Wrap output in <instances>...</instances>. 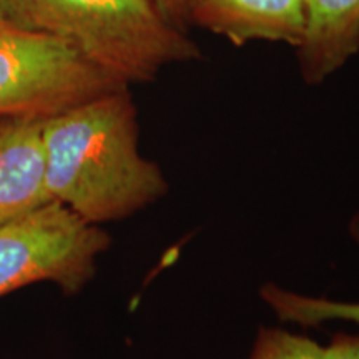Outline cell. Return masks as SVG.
<instances>
[{
	"label": "cell",
	"mask_w": 359,
	"mask_h": 359,
	"mask_svg": "<svg viewBox=\"0 0 359 359\" xmlns=\"http://www.w3.org/2000/svg\"><path fill=\"white\" fill-rule=\"evenodd\" d=\"M348 231H349V236L353 238L354 243L359 246V212L354 215V217L351 218V222H349Z\"/></svg>",
	"instance_id": "cell-12"
},
{
	"label": "cell",
	"mask_w": 359,
	"mask_h": 359,
	"mask_svg": "<svg viewBox=\"0 0 359 359\" xmlns=\"http://www.w3.org/2000/svg\"><path fill=\"white\" fill-rule=\"evenodd\" d=\"M0 19L70 45L127 87L201 58L198 45L150 0H0Z\"/></svg>",
	"instance_id": "cell-2"
},
{
	"label": "cell",
	"mask_w": 359,
	"mask_h": 359,
	"mask_svg": "<svg viewBox=\"0 0 359 359\" xmlns=\"http://www.w3.org/2000/svg\"><path fill=\"white\" fill-rule=\"evenodd\" d=\"M316 341L281 327H259L248 359H321Z\"/></svg>",
	"instance_id": "cell-9"
},
{
	"label": "cell",
	"mask_w": 359,
	"mask_h": 359,
	"mask_svg": "<svg viewBox=\"0 0 359 359\" xmlns=\"http://www.w3.org/2000/svg\"><path fill=\"white\" fill-rule=\"evenodd\" d=\"M259 296L281 323L303 327H318L333 321L359 325V302H339L323 296L302 294L281 288L275 283L262 286Z\"/></svg>",
	"instance_id": "cell-8"
},
{
	"label": "cell",
	"mask_w": 359,
	"mask_h": 359,
	"mask_svg": "<svg viewBox=\"0 0 359 359\" xmlns=\"http://www.w3.org/2000/svg\"><path fill=\"white\" fill-rule=\"evenodd\" d=\"M43 120L0 116V226L52 201L45 178Z\"/></svg>",
	"instance_id": "cell-5"
},
{
	"label": "cell",
	"mask_w": 359,
	"mask_h": 359,
	"mask_svg": "<svg viewBox=\"0 0 359 359\" xmlns=\"http://www.w3.org/2000/svg\"><path fill=\"white\" fill-rule=\"evenodd\" d=\"M190 25L210 30L236 47L263 40L298 48L306 27V4L304 0H195Z\"/></svg>",
	"instance_id": "cell-6"
},
{
	"label": "cell",
	"mask_w": 359,
	"mask_h": 359,
	"mask_svg": "<svg viewBox=\"0 0 359 359\" xmlns=\"http://www.w3.org/2000/svg\"><path fill=\"white\" fill-rule=\"evenodd\" d=\"M125 87L70 45L0 19V116L48 118Z\"/></svg>",
	"instance_id": "cell-4"
},
{
	"label": "cell",
	"mask_w": 359,
	"mask_h": 359,
	"mask_svg": "<svg viewBox=\"0 0 359 359\" xmlns=\"http://www.w3.org/2000/svg\"><path fill=\"white\" fill-rule=\"evenodd\" d=\"M111 238L62 203L0 226V298L37 283L74 296L93 280Z\"/></svg>",
	"instance_id": "cell-3"
},
{
	"label": "cell",
	"mask_w": 359,
	"mask_h": 359,
	"mask_svg": "<svg viewBox=\"0 0 359 359\" xmlns=\"http://www.w3.org/2000/svg\"><path fill=\"white\" fill-rule=\"evenodd\" d=\"M306 27L298 52L304 82L323 83L359 52V0H304Z\"/></svg>",
	"instance_id": "cell-7"
},
{
	"label": "cell",
	"mask_w": 359,
	"mask_h": 359,
	"mask_svg": "<svg viewBox=\"0 0 359 359\" xmlns=\"http://www.w3.org/2000/svg\"><path fill=\"white\" fill-rule=\"evenodd\" d=\"M170 24L185 30L190 25V13L195 0H150Z\"/></svg>",
	"instance_id": "cell-11"
},
{
	"label": "cell",
	"mask_w": 359,
	"mask_h": 359,
	"mask_svg": "<svg viewBox=\"0 0 359 359\" xmlns=\"http://www.w3.org/2000/svg\"><path fill=\"white\" fill-rule=\"evenodd\" d=\"M43 150L52 201L90 224L133 217L168 193L165 173L140 154L130 87L45 118Z\"/></svg>",
	"instance_id": "cell-1"
},
{
	"label": "cell",
	"mask_w": 359,
	"mask_h": 359,
	"mask_svg": "<svg viewBox=\"0 0 359 359\" xmlns=\"http://www.w3.org/2000/svg\"><path fill=\"white\" fill-rule=\"evenodd\" d=\"M321 359H359V336L336 333L321 348Z\"/></svg>",
	"instance_id": "cell-10"
}]
</instances>
